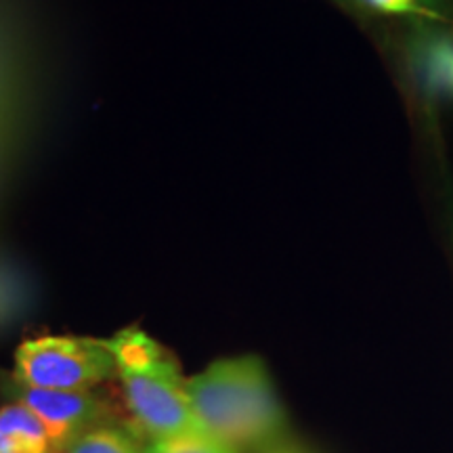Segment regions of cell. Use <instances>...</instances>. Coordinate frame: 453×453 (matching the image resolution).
<instances>
[{
  "label": "cell",
  "instance_id": "obj_3",
  "mask_svg": "<svg viewBox=\"0 0 453 453\" xmlns=\"http://www.w3.org/2000/svg\"><path fill=\"white\" fill-rule=\"evenodd\" d=\"M13 378L34 388L93 390L118 378V365L105 338L42 336L15 350Z\"/></svg>",
  "mask_w": 453,
  "mask_h": 453
},
{
  "label": "cell",
  "instance_id": "obj_5",
  "mask_svg": "<svg viewBox=\"0 0 453 453\" xmlns=\"http://www.w3.org/2000/svg\"><path fill=\"white\" fill-rule=\"evenodd\" d=\"M410 64L424 93L433 99H453V38L426 30L410 42Z\"/></svg>",
  "mask_w": 453,
  "mask_h": 453
},
{
  "label": "cell",
  "instance_id": "obj_7",
  "mask_svg": "<svg viewBox=\"0 0 453 453\" xmlns=\"http://www.w3.org/2000/svg\"><path fill=\"white\" fill-rule=\"evenodd\" d=\"M61 453H147V443L137 426L116 422L81 434Z\"/></svg>",
  "mask_w": 453,
  "mask_h": 453
},
{
  "label": "cell",
  "instance_id": "obj_10",
  "mask_svg": "<svg viewBox=\"0 0 453 453\" xmlns=\"http://www.w3.org/2000/svg\"><path fill=\"white\" fill-rule=\"evenodd\" d=\"M267 453H313V451L304 449V447H300V445H277Z\"/></svg>",
  "mask_w": 453,
  "mask_h": 453
},
{
  "label": "cell",
  "instance_id": "obj_1",
  "mask_svg": "<svg viewBox=\"0 0 453 453\" xmlns=\"http://www.w3.org/2000/svg\"><path fill=\"white\" fill-rule=\"evenodd\" d=\"M187 393L203 433L240 453L273 449L286 433V411L257 355L214 361L187 378Z\"/></svg>",
  "mask_w": 453,
  "mask_h": 453
},
{
  "label": "cell",
  "instance_id": "obj_9",
  "mask_svg": "<svg viewBox=\"0 0 453 453\" xmlns=\"http://www.w3.org/2000/svg\"><path fill=\"white\" fill-rule=\"evenodd\" d=\"M361 7L378 11V13H390V15H428L439 17V13L424 7L420 0H355Z\"/></svg>",
  "mask_w": 453,
  "mask_h": 453
},
{
  "label": "cell",
  "instance_id": "obj_6",
  "mask_svg": "<svg viewBox=\"0 0 453 453\" xmlns=\"http://www.w3.org/2000/svg\"><path fill=\"white\" fill-rule=\"evenodd\" d=\"M0 453H57V447L41 418L11 401L0 407Z\"/></svg>",
  "mask_w": 453,
  "mask_h": 453
},
{
  "label": "cell",
  "instance_id": "obj_2",
  "mask_svg": "<svg viewBox=\"0 0 453 453\" xmlns=\"http://www.w3.org/2000/svg\"><path fill=\"white\" fill-rule=\"evenodd\" d=\"M105 340L116 357L124 401L141 433L151 441L206 434L191 410L187 378L166 347L139 327Z\"/></svg>",
  "mask_w": 453,
  "mask_h": 453
},
{
  "label": "cell",
  "instance_id": "obj_4",
  "mask_svg": "<svg viewBox=\"0 0 453 453\" xmlns=\"http://www.w3.org/2000/svg\"><path fill=\"white\" fill-rule=\"evenodd\" d=\"M9 393L15 401L30 407L49 428L57 451H64L73 439L104 424L122 422L113 405L97 390H47L19 384L11 376Z\"/></svg>",
  "mask_w": 453,
  "mask_h": 453
},
{
  "label": "cell",
  "instance_id": "obj_8",
  "mask_svg": "<svg viewBox=\"0 0 453 453\" xmlns=\"http://www.w3.org/2000/svg\"><path fill=\"white\" fill-rule=\"evenodd\" d=\"M147 453H240L211 434H185L174 439H157L147 445Z\"/></svg>",
  "mask_w": 453,
  "mask_h": 453
}]
</instances>
